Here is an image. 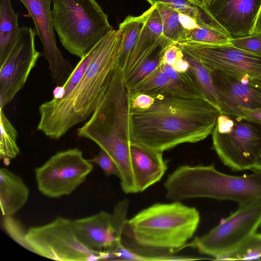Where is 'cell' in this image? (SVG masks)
<instances>
[{"instance_id":"e0dca14e","label":"cell","mask_w":261,"mask_h":261,"mask_svg":"<svg viewBox=\"0 0 261 261\" xmlns=\"http://www.w3.org/2000/svg\"><path fill=\"white\" fill-rule=\"evenodd\" d=\"M130 155L138 192L159 182L167 169L163 152L130 142Z\"/></svg>"},{"instance_id":"f35d334b","label":"cell","mask_w":261,"mask_h":261,"mask_svg":"<svg viewBox=\"0 0 261 261\" xmlns=\"http://www.w3.org/2000/svg\"><path fill=\"white\" fill-rule=\"evenodd\" d=\"M197 5L203 7L207 0H192Z\"/></svg>"},{"instance_id":"d590c367","label":"cell","mask_w":261,"mask_h":261,"mask_svg":"<svg viewBox=\"0 0 261 261\" xmlns=\"http://www.w3.org/2000/svg\"><path fill=\"white\" fill-rule=\"evenodd\" d=\"M252 35H261V6L252 30Z\"/></svg>"},{"instance_id":"ba28073f","label":"cell","mask_w":261,"mask_h":261,"mask_svg":"<svg viewBox=\"0 0 261 261\" xmlns=\"http://www.w3.org/2000/svg\"><path fill=\"white\" fill-rule=\"evenodd\" d=\"M29 251L60 261L102 259L101 256L83 246L77 238L73 221L58 217L43 225L30 228L25 234Z\"/></svg>"},{"instance_id":"836d02e7","label":"cell","mask_w":261,"mask_h":261,"mask_svg":"<svg viewBox=\"0 0 261 261\" xmlns=\"http://www.w3.org/2000/svg\"><path fill=\"white\" fill-rule=\"evenodd\" d=\"M179 17L183 28L186 31L190 30L198 26L196 21L188 15L179 13Z\"/></svg>"},{"instance_id":"7402d4cb","label":"cell","mask_w":261,"mask_h":261,"mask_svg":"<svg viewBox=\"0 0 261 261\" xmlns=\"http://www.w3.org/2000/svg\"><path fill=\"white\" fill-rule=\"evenodd\" d=\"M0 158L6 165L20 153L17 144V133L3 109L0 110Z\"/></svg>"},{"instance_id":"1f68e13d","label":"cell","mask_w":261,"mask_h":261,"mask_svg":"<svg viewBox=\"0 0 261 261\" xmlns=\"http://www.w3.org/2000/svg\"><path fill=\"white\" fill-rule=\"evenodd\" d=\"M183 55V53L176 43H173L166 50L162 60V63L173 66L177 60Z\"/></svg>"},{"instance_id":"52a82bcc","label":"cell","mask_w":261,"mask_h":261,"mask_svg":"<svg viewBox=\"0 0 261 261\" xmlns=\"http://www.w3.org/2000/svg\"><path fill=\"white\" fill-rule=\"evenodd\" d=\"M261 226V203L238 208L206 233L195 237L186 247L216 260L234 250Z\"/></svg>"},{"instance_id":"7a4b0ae2","label":"cell","mask_w":261,"mask_h":261,"mask_svg":"<svg viewBox=\"0 0 261 261\" xmlns=\"http://www.w3.org/2000/svg\"><path fill=\"white\" fill-rule=\"evenodd\" d=\"M121 41L119 30L111 31L94 47L85 73L70 93L62 98H53L40 106L38 130L57 140L91 116L119 69Z\"/></svg>"},{"instance_id":"7c38bea8","label":"cell","mask_w":261,"mask_h":261,"mask_svg":"<svg viewBox=\"0 0 261 261\" xmlns=\"http://www.w3.org/2000/svg\"><path fill=\"white\" fill-rule=\"evenodd\" d=\"M36 31L21 28L18 40L4 63L0 65V108L9 103L23 88L41 56L35 47Z\"/></svg>"},{"instance_id":"44dd1931","label":"cell","mask_w":261,"mask_h":261,"mask_svg":"<svg viewBox=\"0 0 261 261\" xmlns=\"http://www.w3.org/2000/svg\"><path fill=\"white\" fill-rule=\"evenodd\" d=\"M182 53L184 57L189 63L190 69L205 99L220 111L219 100L214 84L212 71L198 60Z\"/></svg>"},{"instance_id":"5b68a950","label":"cell","mask_w":261,"mask_h":261,"mask_svg":"<svg viewBox=\"0 0 261 261\" xmlns=\"http://www.w3.org/2000/svg\"><path fill=\"white\" fill-rule=\"evenodd\" d=\"M52 21L60 41L71 54L83 58L113 30L95 0H53Z\"/></svg>"},{"instance_id":"9c48e42d","label":"cell","mask_w":261,"mask_h":261,"mask_svg":"<svg viewBox=\"0 0 261 261\" xmlns=\"http://www.w3.org/2000/svg\"><path fill=\"white\" fill-rule=\"evenodd\" d=\"M93 169V163L77 148L58 152L35 170L38 189L51 198L70 195Z\"/></svg>"},{"instance_id":"9a60e30c","label":"cell","mask_w":261,"mask_h":261,"mask_svg":"<svg viewBox=\"0 0 261 261\" xmlns=\"http://www.w3.org/2000/svg\"><path fill=\"white\" fill-rule=\"evenodd\" d=\"M261 0H207L203 6L232 38L247 37L252 30Z\"/></svg>"},{"instance_id":"4fadbf2b","label":"cell","mask_w":261,"mask_h":261,"mask_svg":"<svg viewBox=\"0 0 261 261\" xmlns=\"http://www.w3.org/2000/svg\"><path fill=\"white\" fill-rule=\"evenodd\" d=\"M27 9L34 23L43 48L53 82L63 86L73 71L71 63L64 59L57 46L50 6L53 0H19Z\"/></svg>"},{"instance_id":"e575fe53","label":"cell","mask_w":261,"mask_h":261,"mask_svg":"<svg viewBox=\"0 0 261 261\" xmlns=\"http://www.w3.org/2000/svg\"><path fill=\"white\" fill-rule=\"evenodd\" d=\"M173 69L179 72H185L190 70V65L188 61L183 56L180 57L176 63L171 66Z\"/></svg>"},{"instance_id":"8d00e7d4","label":"cell","mask_w":261,"mask_h":261,"mask_svg":"<svg viewBox=\"0 0 261 261\" xmlns=\"http://www.w3.org/2000/svg\"><path fill=\"white\" fill-rule=\"evenodd\" d=\"M248 81L252 85L261 90V74L248 80Z\"/></svg>"},{"instance_id":"5bb4252c","label":"cell","mask_w":261,"mask_h":261,"mask_svg":"<svg viewBox=\"0 0 261 261\" xmlns=\"http://www.w3.org/2000/svg\"><path fill=\"white\" fill-rule=\"evenodd\" d=\"M127 93L129 95L144 93L152 96L163 95L205 99L190 69L185 72H179L171 65L163 63Z\"/></svg>"},{"instance_id":"ac0fdd59","label":"cell","mask_w":261,"mask_h":261,"mask_svg":"<svg viewBox=\"0 0 261 261\" xmlns=\"http://www.w3.org/2000/svg\"><path fill=\"white\" fill-rule=\"evenodd\" d=\"M29 190L22 179L5 168L0 170V205L2 215L10 216L28 200Z\"/></svg>"},{"instance_id":"8fae6325","label":"cell","mask_w":261,"mask_h":261,"mask_svg":"<svg viewBox=\"0 0 261 261\" xmlns=\"http://www.w3.org/2000/svg\"><path fill=\"white\" fill-rule=\"evenodd\" d=\"M128 204V200L125 199L116 205L113 214L101 211L93 216L72 220L79 241L105 259V252L122 243Z\"/></svg>"},{"instance_id":"3957f363","label":"cell","mask_w":261,"mask_h":261,"mask_svg":"<svg viewBox=\"0 0 261 261\" xmlns=\"http://www.w3.org/2000/svg\"><path fill=\"white\" fill-rule=\"evenodd\" d=\"M200 220L198 210L181 201L155 203L127 220L122 233L145 254H173L184 248L194 236Z\"/></svg>"},{"instance_id":"74e56055","label":"cell","mask_w":261,"mask_h":261,"mask_svg":"<svg viewBox=\"0 0 261 261\" xmlns=\"http://www.w3.org/2000/svg\"><path fill=\"white\" fill-rule=\"evenodd\" d=\"M252 170L261 171V151L259 153L256 164Z\"/></svg>"},{"instance_id":"603a6c76","label":"cell","mask_w":261,"mask_h":261,"mask_svg":"<svg viewBox=\"0 0 261 261\" xmlns=\"http://www.w3.org/2000/svg\"><path fill=\"white\" fill-rule=\"evenodd\" d=\"M155 5L162 18L163 36L175 43L184 40L186 30L180 21L179 13L164 4Z\"/></svg>"},{"instance_id":"83f0119b","label":"cell","mask_w":261,"mask_h":261,"mask_svg":"<svg viewBox=\"0 0 261 261\" xmlns=\"http://www.w3.org/2000/svg\"><path fill=\"white\" fill-rule=\"evenodd\" d=\"M3 225L10 237L17 243L29 250L25 240V231L20 223L12 216L4 217Z\"/></svg>"},{"instance_id":"d6986e66","label":"cell","mask_w":261,"mask_h":261,"mask_svg":"<svg viewBox=\"0 0 261 261\" xmlns=\"http://www.w3.org/2000/svg\"><path fill=\"white\" fill-rule=\"evenodd\" d=\"M20 29L18 14L13 11L10 0H0V65L15 45Z\"/></svg>"},{"instance_id":"d4e9b609","label":"cell","mask_w":261,"mask_h":261,"mask_svg":"<svg viewBox=\"0 0 261 261\" xmlns=\"http://www.w3.org/2000/svg\"><path fill=\"white\" fill-rule=\"evenodd\" d=\"M261 258V233L255 232L221 260H253Z\"/></svg>"},{"instance_id":"cb8c5ba5","label":"cell","mask_w":261,"mask_h":261,"mask_svg":"<svg viewBox=\"0 0 261 261\" xmlns=\"http://www.w3.org/2000/svg\"><path fill=\"white\" fill-rule=\"evenodd\" d=\"M231 38V36L223 32L205 26L198 25L193 29L186 31L185 39L181 41L208 44H224L230 43Z\"/></svg>"},{"instance_id":"30bf717a","label":"cell","mask_w":261,"mask_h":261,"mask_svg":"<svg viewBox=\"0 0 261 261\" xmlns=\"http://www.w3.org/2000/svg\"><path fill=\"white\" fill-rule=\"evenodd\" d=\"M176 44L182 52L201 62L211 71L219 70L246 80L261 74V56L230 43L208 44L180 41Z\"/></svg>"},{"instance_id":"ffe728a7","label":"cell","mask_w":261,"mask_h":261,"mask_svg":"<svg viewBox=\"0 0 261 261\" xmlns=\"http://www.w3.org/2000/svg\"><path fill=\"white\" fill-rule=\"evenodd\" d=\"M144 23L143 14L139 16H127L119 24L121 34L118 65L122 73L133 51Z\"/></svg>"},{"instance_id":"6da1fadb","label":"cell","mask_w":261,"mask_h":261,"mask_svg":"<svg viewBox=\"0 0 261 261\" xmlns=\"http://www.w3.org/2000/svg\"><path fill=\"white\" fill-rule=\"evenodd\" d=\"M153 97L147 109L129 112L130 142L163 152L180 144L198 142L212 134L220 113L207 100Z\"/></svg>"},{"instance_id":"484cf974","label":"cell","mask_w":261,"mask_h":261,"mask_svg":"<svg viewBox=\"0 0 261 261\" xmlns=\"http://www.w3.org/2000/svg\"><path fill=\"white\" fill-rule=\"evenodd\" d=\"M94 47L85 55L74 67L73 71L63 86H57L54 90V95L62 98L68 95L79 83L88 66L93 54Z\"/></svg>"},{"instance_id":"f546056e","label":"cell","mask_w":261,"mask_h":261,"mask_svg":"<svg viewBox=\"0 0 261 261\" xmlns=\"http://www.w3.org/2000/svg\"><path fill=\"white\" fill-rule=\"evenodd\" d=\"M88 160L99 166L106 176L113 175L119 178L120 173L117 167L110 155L103 149H100L98 154Z\"/></svg>"},{"instance_id":"4316f807","label":"cell","mask_w":261,"mask_h":261,"mask_svg":"<svg viewBox=\"0 0 261 261\" xmlns=\"http://www.w3.org/2000/svg\"><path fill=\"white\" fill-rule=\"evenodd\" d=\"M153 6L156 3L164 4L179 13L188 15L194 18L197 22L199 14L203 9L192 0H147Z\"/></svg>"},{"instance_id":"8992f818","label":"cell","mask_w":261,"mask_h":261,"mask_svg":"<svg viewBox=\"0 0 261 261\" xmlns=\"http://www.w3.org/2000/svg\"><path fill=\"white\" fill-rule=\"evenodd\" d=\"M212 139L213 148L225 165L234 171L252 170L261 151V126L220 114Z\"/></svg>"},{"instance_id":"277c9868","label":"cell","mask_w":261,"mask_h":261,"mask_svg":"<svg viewBox=\"0 0 261 261\" xmlns=\"http://www.w3.org/2000/svg\"><path fill=\"white\" fill-rule=\"evenodd\" d=\"M166 197L172 201L197 198L231 200L239 206L261 203V171L234 176L210 165H182L164 182Z\"/></svg>"},{"instance_id":"d6a6232c","label":"cell","mask_w":261,"mask_h":261,"mask_svg":"<svg viewBox=\"0 0 261 261\" xmlns=\"http://www.w3.org/2000/svg\"><path fill=\"white\" fill-rule=\"evenodd\" d=\"M234 117L246 119L261 126V108L254 110L241 109Z\"/></svg>"},{"instance_id":"4dcf8cb0","label":"cell","mask_w":261,"mask_h":261,"mask_svg":"<svg viewBox=\"0 0 261 261\" xmlns=\"http://www.w3.org/2000/svg\"><path fill=\"white\" fill-rule=\"evenodd\" d=\"M127 96L129 112L145 110L152 105L154 100L153 96L144 93L127 94Z\"/></svg>"},{"instance_id":"f1b7e54d","label":"cell","mask_w":261,"mask_h":261,"mask_svg":"<svg viewBox=\"0 0 261 261\" xmlns=\"http://www.w3.org/2000/svg\"><path fill=\"white\" fill-rule=\"evenodd\" d=\"M229 43L240 49L261 56V35L232 38Z\"/></svg>"},{"instance_id":"2e32d148","label":"cell","mask_w":261,"mask_h":261,"mask_svg":"<svg viewBox=\"0 0 261 261\" xmlns=\"http://www.w3.org/2000/svg\"><path fill=\"white\" fill-rule=\"evenodd\" d=\"M212 78L220 103V113L235 116L241 109L261 108V90L250 84L219 70L212 71Z\"/></svg>"}]
</instances>
